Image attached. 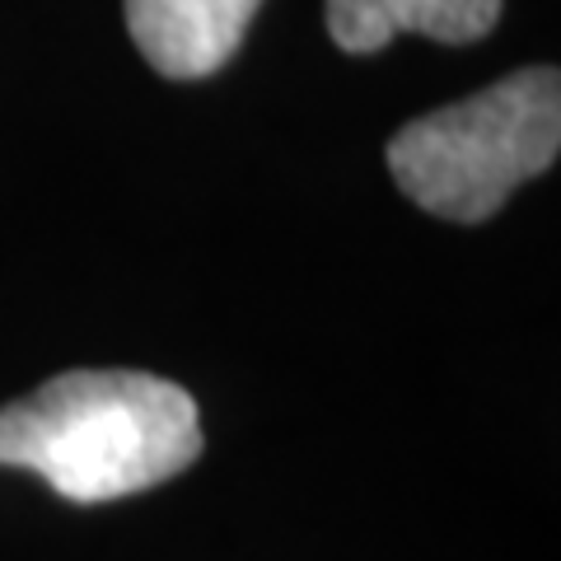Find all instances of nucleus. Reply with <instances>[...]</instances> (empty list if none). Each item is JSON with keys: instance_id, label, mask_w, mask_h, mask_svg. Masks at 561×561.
Segmentation results:
<instances>
[{"instance_id": "f257e3e1", "label": "nucleus", "mask_w": 561, "mask_h": 561, "mask_svg": "<svg viewBox=\"0 0 561 561\" xmlns=\"http://www.w3.org/2000/svg\"><path fill=\"white\" fill-rule=\"evenodd\" d=\"M202 454L197 402L146 370H66L0 408V468H24L76 505L179 478Z\"/></svg>"}, {"instance_id": "f03ea898", "label": "nucleus", "mask_w": 561, "mask_h": 561, "mask_svg": "<svg viewBox=\"0 0 561 561\" xmlns=\"http://www.w3.org/2000/svg\"><path fill=\"white\" fill-rule=\"evenodd\" d=\"M561 150V76L524 66L449 108L408 122L383 150L402 197L454 225H482Z\"/></svg>"}, {"instance_id": "7ed1b4c3", "label": "nucleus", "mask_w": 561, "mask_h": 561, "mask_svg": "<svg viewBox=\"0 0 561 561\" xmlns=\"http://www.w3.org/2000/svg\"><path fill=\"white\" fill-rule=\"evenodd\" d=\"M262 0H122L127 33L164 80L216 76L239 51Z\"/></svg>"}, {"instance_id": "20e7f679", "label": "nucleus", "mask_w": 561, "mask_h": 561, "mask_svg": "<svg viewBox=\"0 0 561 561\" xmlns=\"http://www.w3.org/2000/svg\"><path fill=\"white\" fill-rule=\"evenodd\" d=\"M505 0H328V33L342 51H379L398 33L435 43H478L501 20Z\"/></svg>"}]
</instances>
